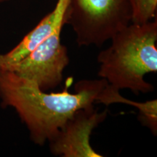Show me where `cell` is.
<instances>
[{"mask_svg": "<svg viewBox=\"0 0 157 157\" xmlns=\"http://www.w3.org/2000/svg\"><path fill=\"white\" fill-rule=\"evenodd\" d=\"M7 1H9V0H0V3L4 2H7Z\"/></svg>", "mask_w": 157, "mask_h": 157, "instance_id": "9", "label": "cell"}, {"mask_svg": "<svg viewBox=\"0 0 157 157\" xmlns=\"http://www.w3.org/2000/svg\"><path fill=\"white\" fill-rule=\"evenodd\" d=\"M111 44L98 56V75L118 90L138 95L154 91L145 76L157 71V21L129 23L112 38Z\"/></svg>", "mask_w": 157, "mask_h": 157, "instance_id": "2", "label": "cell"}, {"mask_svg": "<svg viewBox=\"0 0 157 157\" xmlns=\"http://www.w3.org/2000/svg\"><path fill=\"white\" fill-rule=\"evenodd\" d=\"M63 25H59L24 59L4 69L34 82L44 91L58 87L63 78L64 69L69 63L68 49L60 42Z\"/></svg>", "mask_w": 157, "mask_h": 157, "instance_id": "4", "label": "cell"}, {"mask_svg": "<svg viewBox=\"0 0 157 157\" xmlns=\"http://www.w3.org/2000/svg\"><path fill=\"white\" fill-rule=\"evenodd\" d=\"M107 116V109L100 112L94 105L77 110L48 140L50 152L62 157H102L90 144V137Z\"/></svg>", "mask_w": 157, "mask_h": 157, "instance_id": "5", "label": "cell"}, {"mask_svg": "<svg viewBox=\"0 0 157 157\" xmlns=\"http://www.w3.org/2000/svg\"><path fill=\"white\" fill-rule=\"evenodd\" d=\"M68 0H58L54 10L45 15L14 48L0 54V68H7L28 56L53 33L59 25H65L64 14Z\"/></svg>", "mask_w": 157, "mask_h": 157, "instance_id": "6", "label": "cell"}, {"mask_svg": "<svg viewBox=\"0 0 157 157\" xmlns=\"http://www.w3.org/2000/svg\"><path fill=\"white\" fill-rule=\"evenodd\" d=\"M71 81L68 79L62 92L48 93L34 82L0 68L2 106L13 108L28 128L31 140L43 146L75 111L94 105L108 84L102 78L82 79L75 84V93H70Z\"/></svg>", "mask_w": 157, "mask_h": 157, "instance_id": "1", "label": "cell"}, {"mask_svg": "<svg viewBox=\"0 0 157 157\" xmlns=\"http://www.w3.org/2000/svg\"><path fill=\"white\" fill-rule=\"evenodd\" d=\"M131 20L130 0H68L64 14L79 47H101Z\"/></svg>", "mask_w": 157, "mask_h": 157, "instance_id": "3", "label": "cell"}, {"mask_svg": "<svg viewBox=\"0 0 157 157\" xmlns=\"http://www.w3.org/2000/svg\"><path fill=\"white\" fill-rule=\"evenodd\" d=\"M96 103L109 105L113 103H122L132 105L138 109L137 119L143 126L146 127L152 134L156 136L157 133V100H151L138 103L124 98L119 93V90L108 83L99 93Z\"/></svg>", "mask_w": 157, "mask_h": 157, "instance_id": "7", "label": "cell"}, {"mask_svg": "<svg viewBox=\"0 0 157 157\" xmlns=\"http://www.w3.org/2000/svg\"><path fill=\"white\" fill-rule=\"evenodd\" d=\"M132 6L131 23L142 24L156 17L157 0H130Z\"/></svg>", "mask_w": 157, "mask_h": 157, "instance_id": "8", "label": "cell"}]
</instances>
